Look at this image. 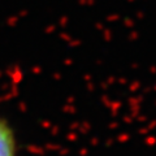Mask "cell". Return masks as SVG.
<instances>
[{
    "instance_id": "6da1fadb",
    "label": "cell",
    "mask_w": 156,
    "mask_h": 156,
    "mask_svg": "<svg viewBox=\"0 0 156 156\" xmlns=\"http://www.w3.org/2000/svg\"><path fill=\"white\" fill-rule=\"evenodd\" d=\"M0 156H16V142L11 128L0 117Z\"/></svg>"
}]
</instances>
